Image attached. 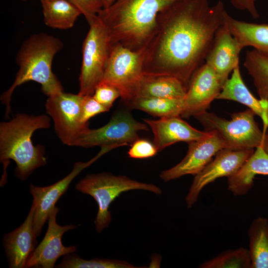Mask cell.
<instances>
[{"mask_svg":"<svg viewBox=\"0 0 268 268\" xmlns=\"http://www.w3.org/2000/svg\"><path fill=\"white\" fill-rule=\"evenodd\" d=\"M75 188L80 192L91 196L96 201L98 210L94 223L97 232L101 233L108 227L112 216L109 207L114 200L125 192L143 190L162 194L160 188L132 180L125 176H115L109 173L88 174L76 183Z\"/></svg>","mask_w":268,"mask_h":268,"instance_id":"obj_5","label":"cell"},{"mask_svg":"<svg viewBox=\"0 0 268 268\" xmlns=\"http://www.w3.org/2000/svg\"><path fill=\"white\" fill-rule=\"evenodd\" d=\"M237 41L224 23L216 32L205 63L216 72L223 84L229 74L239 64L241 51Z\"/></svg>","mask_w":268,"mask_h":268,"instance_id":"obj_18","label":"cell"},{"mask_svg":"<svg viewBox=\"0 0 268 268\" xmlns=\"http://www.w3.org/2000/svg\"><path fill=\"white\" fill-rule=\"evenodd\" d=\"M224 21L241 50L246 47H252L254 49L268 54V24L237 20L226 11Z\"/></svg>","mask_w":268,"mask_h":268,"instance_id":"obj_21","label":"cell"},{"mask_svg":"<svg viewBox=\"0 0 268 268\" xmlns=\"http://www.w3.org/2000/svg\"><path fill=\"white\" fill-rule=\"evenodd\" d=\"M144 50L134 51L119 43L112 45L101 82L116 87L124 103L136 97L144 75Z\"/></svg>","mask_w":268,"mask_h":268,"instance_id":"obj_8","label":"cell"},{"mask_svg":"<svg viewBox=\"0 0 268 268\" xmlns=\"http://www.w3.org/2000/svg\"><path fill=\"white\" fill-rule=\"evenodd\" d=\"M50 122L46 115L17 114L9 121L0 123V162L13 160L18 179L26 180L36 169L46 164L44 147L34 145L31 137L36 130L50 127Z\"/></svg>","mask_w":268,"mask_h":268,"instance_id":"obj_4","label":"cell"},{"mask_svg":"<svg viewBox=\"0 0 268 268\" xmlns=\"http://www.w3.org/2000/svg\"><path fill=\"white\" fill-rule=\"evenodd\" d=\"M84 96L63 92L49 97L45 103L48 114L52 119L56 134L65 144L75 146L87 125L81 122Z\"/></svg>","mask_w":268,"mask_h":268,"instance_id":"obj_10","label":"cell"},{"mask_svg":"<svg viewBox=\"0 0 268 268\" xmlns=\"http://www.w3.org/2000/svg\"><path fill=\"white\" fill-rule=\"evenodd\" d=\"M59 211V208L57 206L51 210L48 219L46 233L28 259L25 268H53L60 257L76 252L75 246H64L62 238L66 232L74 229L77 226L73 224L61 226L58 224L56 217Z\"/></svg>","mask_w":268,"mask_h":268,"instance_id":"obj_15","label":"cell"},{"mask_svg":"<svg viewBox=\"0 0 268 268\" xmlns=\"http://www.w3.org/2000/svg\"><path fill=\"white\" fill-rule=\"evenodd\" d=\"M187 89L188 87L175 77L143 75L136 97L184 99Z\"/></svg>","mask_w":268,"mask_h":268,"instance_id":"obj_22","label":"cell"},{"mask_svg":"<svg viewBox=\"0 0 268 268\" xmlns=\"http://www.w3.org/2000/svg\"><path fill=\"white\" fill-rule=\"evenodd\" d=\"M254 151V149L224 148L220 150L214 159L195 175L186 197L187 207H191L197 201L201 192L208 184L218 178H228L236 173Z\"/></svg>","mask_w":268,"mask_h":268,"instance_id":"obj_11","label":"cell"},{"mask_svg":"<svg viewBox=\"0 0 268 268\" xmlns=\"http://www.w3.org/2000/svg\"><path fill=\"white\" fill-rule=\"evenodd\" d=\"M116 0H103L104 7L107 8L112 4Z\"/></svg>","mask_w":268,"mask_h":268,"instance_id":"obj_34","label":"cell"},{"mask_svg":"<svg viewBox=\"0 0 268 268\" xmlns=\"http://www.w3.org/2000/svg\"><path fill=\"white\" fill-rule=\"evenodd\" d=\"M206 136L188 143L187 154L178 164L163 171L160 177L165 182L186 175H196L202 170L221 150L226 148L224 140L214 131H208Z\"/></svg>","mask_w":268,"mask_h":268,"instance_id":"obj_13","label":"cell"},{"mask_svg":"<svg viewBox=\"0 0 268 268\" xmlns=\"http://www.w3.org/2000/svg\"><path fill=\"white\" fill-rule=\"evenodd\" d=\"M35 205L18 228L5 234L2 239L8 266L10 268H25L27 262L36 248L37 236L34 230Z\"/></svg>","mask_w":268,"mask_h":268,"instance_id":"obj_16","label":"cell"},{"mask_svg":"<svg viewBox=\"0 0 268 268\" xmlns=\"http://www.w3.org/2000/svg\"><path fill=\"white\" fill-rule=\"evenodd\" d=\"M57 268H137L125 260L94 258L89 260L80 258L74 253L63 256Z\"/></svg>","mask_w":268,"mask_h":268,"instance_id":"obj_28","label":"cell"},{"mask_svg":"<svg viewBox=\"0 0 268 268\" xmlns=\"http://www.w3.org/2000/svg\"><path fill=\"white\" fill-rule=\"evenodd\" d=\"M216 99L232 100L247 106L262 119L263 132L266 133L268 127V102L257 99L251 93L242 78L239 65L233 69L230 78L223 84Z\"/></svg>","mask_w":268,"mask_h":268,"instance_id":"obj_19","label":"cell"},{"mask_svg":"<svg viewBox=\"0 0 268 268\" xmlns=\"http://www.w3.org/2000/svg\"><path fill=\"white\" fill-rule=\"evenodd\" d=\"M92 96L110 110L115 101L120 97V93L115 86L108 83L101 82L95 88Z\"/></svg>","mask_w":268,"mask_h":268,"instance_id":"obj_30","label":"cell"},{"mask_svg":"<svg viewBox=\"0 0 268 268\" xmlns=\"http://www.w3.org/2000/svg\"><path fill=\"white\" fill-rule=\"evenodd\" d=\"M101 152L86 162H77L74 164L72 171L65 177L56 183L46 187H37L31 184L30 192L35 205L34 217V230L37 237L40 236L45 222L56 203L67 190L74 178L84 169L102 156Z\"/></svg>","mask_w":268,"mask_h":268,"instance_id":"obj_14","label":"cell"},{"mask_svg":"<svg viewBox=\"0 0 268 268\" xmlns=\"http://www.w3.org/2000/svg\"><path fill=\"white\" fill-rule=\"evenodd\" d=\"M251 268H268V219L258 217L248 229Z\"/></svg>","mask_w":268,"mask_h":268,"instance_id":"obj_23","label":"cell"},{"mask_svg":"<svg viewBox=\"0 0 268 268\" xmlns=\"http://www.w3.org/2000/svg\"><path fill=\"white\" fill-rule=\"evenodd\" d=\"M223 84L214 70L204 63L193 73L184 98L181 116L189 118L202 113L220 93Z\"/></svg>","mask_w":268,"mask_h":268,"instance_id":"obj_12","label":"cell"},{"mask_svg":"<svg viewBox=\"0 0 268 268\" xmlns=\"http://www.w3.org/2000/svg\"><path fill=\"white\" fill-rule=\"evenodd\" d=\"M158 152L153 142L146 139L139 138L131 145L128 154L131 158L144 159L152 157Z\"/></svg>","mask_w":268,"mask_h":268,"instance_id":"obj_31","label":"cell"},{"mask_svg":"<svg viewBox=\"0 0 268 268\" xmlns=\"http://www.w3.org/2000/svg\"><path fill=\"white\" fill-rule=\"evenodd\" d=\"M143 122L151 129L153 143L158 151L179 142H190L202 138L209 134L195 129L180 118L174 116L158 120L144 118Z\"/></svg>","mask_w":268,"mask_h":268,"instance_id":"obj_17","label":"cell"},{"mask_svg":"<svg viewBox=\"0 0 268 268\" xmlns=\"http://www.w3.org/2000/svg\"><path fill=\"white\" fill-rule=\"evenodd\" d=\"M249 249L240 247L224 251L200 265L201 268H251Z\"/></svg>","mask_w":268,"mask_h":268,"instance_id":"obj_27","label":"cell"},{"mask_svg":"<svg viewBox=\"0 0 268 268\" xmlns=\"http://www.w3.org/2000/svg\"><path fill=\"white\" fill-rule=\"evenodd\" d=\"M142 131H148L146 124L137 121L129 111L120 110L104 126L96 129L86 127L75 146L86 148L99 146L111 150L131 145L139 138L138 133Z\"/></svg>","mask_w":268,"mask_h":268,"instance_id":"obj_9","label":"cell"},{"mask_svg":"<svg viewBox=\"0 0 268 268\" xmlns=\"http://www.w3.org/2000/svg\"><path fill=\"white\" fill-rule=\"evenodd\" d=\"M257 175H268V153L262 146L257 147L237 172L228 178V189L236 196L246 195Z\"/></svg>","mask_w":268,"mask_h":268,"instance_id":"obj_20","label":"cell"},{"mask_svg":"<svg viewBox=\"0 0 268 268\" xmlns=\"http://www.w3.org/2000/svg\"><path fill=\"white\" fill-rule=\"evenodd\" d=\"M266 134L267 141L268 142V131H267Z\"/></svg>","mask_w":268,"mask_h":268,"instance_id":"obj_35","label":"cell"},{"mask_svg":"<svg viewBox=\"0 0 268 268\" xmlns=\"http://www.w3.org/2000/svg\"><path fill=\"white\" fill-rule=\"evenodd\" d=\"M109 111L96 101L92 96H84L82 107L81 122L87 125L88 120L100 113Z\"/></svg>","mask_w":268,"mask_h":268,"instance_id":"obj_32","label":"cell"},{"mask_svg":"<svg viewBox=\"0 0 268 268\" xmlns=\"http://www.w3.org/2000/svg\"><path fill=\"white\" fill-rule=\"evenodd\" d=\"M83 14L88 24L97 18V14L104 7L103 0H68Z\"/></svg>","mask_w":268,"mask_h":268,"instance_id":"obj_29","label":"cell"},{"mask_svg":"<svg viewBox=\"0 0 268 268\" xmlns=\"http://www.w3.org/2000/svg\"><path fill=\"white\" fill-rule=\"evenodd\" d=\"M22 0V1H26V0ZM40 1L41 0H40Z\"/></svg>","mask_w":268,"mask_h":268,"instance_id":"obj_36","label":"cell"},{"mask_svg":"<svg viewBox=\"0 0 268 268\" xmlns=\"http://www.w3.org/2000/svg\"><path fill=\"white\" fill-rule=\"evenodd\" d=\"M40 1L44 23L53 28L64 30L71 28L81 14L68 0H43Z\"/></svg>","mask_w":268,"mask_h":268,"instance_id":"obj_24","label":"cell"},{"mask_svg":"<svg viewBox=\"0 0 268 268\" xmlns=\"http://www.w3.org/2000/svg\"><path fill=\"white\" fill-rule=\"evenodd\" d=\"M244 67L253 78L260 99L268 102V55L254 49L247 51Z\"/></svg>","mask_w":268,"mask_h":268,"instance_id":"obj_26","label":"cell"},{"mask_svg":"<svg viewBox=\"0 0 268 268\" xmlns=\"http://www.w3.org/2000/svg\"><path fill=\"white\" fill-rule=\"evenodd\" d=\"M226 11L221 1L210 6L207 0H180L160 12L144 50V75L175 77L188 87L205 63Z\"/></svg>","mask_w":268,"mask_h":268,"instance_id":"obj_1","label":"cell"},{"mask_svg":"<svg viewBox=\"0 0 268 268\" xmlns=\"http://www.w3.org/2000/svg\"></svg>","mask_w":268,"mask_h":268,"instance_id":"obj_37","label":"cell"},{"mask_svg":"<svg viewBox=\"0 0 268 268\" xmlns=\"http://www.w3.org/2000/svg\"><path fill=\"white\" fill-rule=\"evenodd\" d=\"M82 47L78 94L92 96L102 81L112 45L109 34L98 18L89 25Z\"/></svg>","mask_w":268,"mask_h":268,"instance_id":"obj_7","label":"cell"},{"mask_svg":"<svg viewBox=\"0 0 268 268\" xmlns=\"http://www.w3.org/2000/svg\"><path fill=\"white\" fill-rule=\"evenodd\" d=\"M63 46L59 38L43 32L33 34L22 43L16 57L19 69L15 79L0 96L1 102L6 106V116L11 112L13 92L25 82L39 83L42 92L48 97L63 92L62 84L52 70L54 58Z\"/></svg>","mask_w":268,"mask_h":268,"instance_id":"obj_3","label":"cell"},{"mask_svg":"<svg viewBox=\"0 0 268 268\" xmlns=\"http://www.w3.org/2000/svg\"><path fill=\"white\" fill-rule=\"evenodd\" d=\"M255 114L250 109L233 113L230 120L206 111L195 117L206 131L215 132L224 140L226 148L251 149L263 147L268 153L266 134L255 120Z\"/></svg>","mask_w":268,"mask_h":268,"instance_id":"obj_6","label":"cell"},{"mask_svg":"<svg viewBox=\"0 0 268 268\" xmlns=\"http://www.w3.org/2000/svg\"><path fill=\"white\" fill-rule=\"evenodd\" d=\"M130 109L144 111L159 118L181 116L184 99L136 97L125 103Z\"/></svg>","mask_w":268,"mask_h":268,"instance_id":"obj_25","label":"cell"},{"mask_svg":"<svg viewBox=\"0 0 268 268\" xmlns=\"http://www.w3.org/2000/svg\"><path fill=\"white\" fill-rule=\"evenodd\" d=\"M257 0H231L233 6L236 8L247 11L253 18L256 19L259 14L256 6Z\"/></svg>","mask_w":268,"mask_h":268,"instance_id":"obj_33","label":"cell"},{"mask_svg":"<svg viewBox=\"0 0 268 268\" xmlns=\"http://www.w3.org/2000/svg\"><path fill=\"white\" fill-rule=\"evenodd\" d=\"M180 0H116L98 13L112 44L134 51L147 46L156 29L158 14Z\"/></svg>","mask_w":268,"mask_h":268,"instance_id":"obj_2","label":"cell"}]
</instances>
